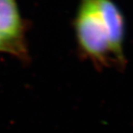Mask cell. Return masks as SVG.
<instances>
[{"mask_svg":"<svg viewBox=\"0 0 133 133\" xmlns=\"http://www.w3.org/2000/svg\"><path fill=\"white\" fill-rule=\"evenodd\" d=\"M78 49L83 59L101 70L116 65L108 29L96 0H79L73 22Z\"/></svg>","mask_w":133,"mask_h":133,"instance_id":"6da1fadb","label":"cell"},{"mask_svg":"<svg viewBox=\"0 0 133 133\" xmlns=\"http://www.w3.org/2000/svg\"><path fill=\"white\" fill-rule=\"evenodd\" d=\"M26 23L18 0H0V36L6 43L13 57L30 61L26 43Z\"/></svg>","mask_w":133,"mask_h":133,"instance_id":"7a4b0ae2","label":"cell"},{"mask_svg":"<svg viewBox=\"0 0 133 133\" xmlns=\"http://www.w3.org/2000/svg\"><path fill=\"white\" fill-rule=\"evenodd\" d=\"M3 53V54H8L12 56L11 54V51L10 49L9 46L6 44V43L2 39L1 36H0V54Z\"/></svg>","mask_w":133,"mask_h":133,"instance_id":"277c9868","label":"cell"},{"mask_svg":"<svg viewBox=\"0 0 133 133\" xmlns=\"http://www.w3.org/2000/svg\"><path fill=\"white\" fill-rule=\"evenodd\" d=\"M96 2L102 19L108 31L116 66L123 68L127 64L124 53L126 34L124 17L113 0H96Z\"/></svg>","mask_w":133,"mask_h":133,"instance_id":"3957f363","label":"cell"}]
</instances>
